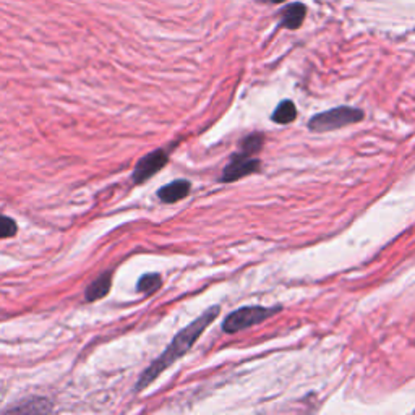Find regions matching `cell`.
Here are the masks:
<instances>
[{
	"instance_id": "obj_1",
	"label": "cell",
	"mask_w": 415,
	"mask_h": 415,
	"mask_svg": "<svg viewBox=\"0 0 415 415\" xmlns=\"http://www.w3.org/2000/svg\"><path fill=\"white\" fill-rule=\"evenodd\" d=\"M219 305L209 307L202 317H198L195 322H192L187 328H183L180 333H177L176 338L172 339V343L167 345V349L162 352L161 357H157L153 364L143 371L140 381L136 383V391L145 390V388L148 386L150 383H153L162 371L169 369L172 364H176V362L180 359V357L185 355L187 352L193 348V344L197 343L199 336H202L204 331L208 329L209 324L219 317Z\"/></svg>"
},
{
	"instance_id": "obj_2",
	"label": "cell",
	"mask_w": 415,
	"mask_h": 415,
	"mask_svg": "<svg viewBox=\"0 0 415 415\" xmlns=\"http://www.w3.org/2000/svg\"><path fill=\"white\" fill-rule=\"evenodd\" d=\"M282 310L281 305L275 307H263V305H250V307H242L237 308L235 312L228 315V318L224 320L223 329L225 333L234 334L239 333L242 329H246L255 324H260L265 320L275 317Z\"/></svg>"
},
{
	"instance_id": "obj_3",
	"label": "cell",
	"mask_w": 415,
	"mask_h": 415,
	"mask_svg": "<svg viewBox=\"0 0 415 415\" xmlns=\"http://www.w3.org/2000/svg\"><path fill=\"white\" fill-rule=\"evenodd\" d=\"M364 110L349 106H341L336 109L327 110V112H320L313 115L308 122V129L312 131H329L338 130L348 125L357 124L364 120Z\"/></svg>"
},
{
	"instance_id": "obj_4",
	"label": "cell",
	"mask_w": 415,
	"mask_h": 415,
	"mask_svg": "<svg viewBox=\"0 0 415 415\" xmlns=\"http://www.w3.org/2000/svg\"><path fill=\"white\" fill-rule=\"evenodd\" d=\"M260 159L256 157L245 154V153H234L230 156V162L224 167L223 174H220V182H235L242 177H246L253 172H258L260 169Z\"/></svg>"
},
{
	"instance_id": "obj_5",
	"label": "cell",
	"mask_w": 415,
	"mask_h": 415,
	"mask_svg": "<svg viewBox=\"0 0 415 415\" xmlns=\"http://www.w3.org/2000/svg\"><path fill=\"white\" fill-rule=\"evenodd\" d=\"M167 161H169V156L164 150H156L153 153L146 154L145 157H141L138 161V164L135 166V171H133V182L135 183H141L145 180H148L150 177H153L154 174H157L162 167L167 164Z\"/></svg>"
},
{
	"instance_id": "obj_6",
	"label": "cell",
	"mask_w": 415,
	"mask_h": 415,
	"mask_svg": "<svg viewBox=\"0 0 415 415\" xmlns=\"http://www.w3.org/2000/svg\"><path fill=\"white\" fill-rule=\"evenodd\" d=\"M190 190H192V183L188 180H174L159 188L157 197H159L161 202L164 203H176L185 198L188 193H190Z\"/></svg>"
},
{
	"instance_id": "obj_7",
	"label": "cell",
	"mask_w": 415,
	"mask_h": 415,
	"mask_svg": "<svg viewBox=\"0 0 415 415\" xmlns=\"http://www.w3.org/2000/svg\"><path fill=\"white\" fill-rule=\"evenodd\" d=\"M110 284H112V276H110V272H104V275L99 276L98 279H94L91 284L88 286L85 292L86 301L94 302L103 298L104 296H107L110 291Z\"/></svg>"
},
{
	"instance_id": "obj_8",
	"label": "cell",
	"mask_w": 415,
	"mask_h": 415,
	"mask_svg": "<svg viewBox=\"0 0 415 415\" xmlns=\"http://www.w3.org/2000/svg\"><path fill=\"white\" fill-rule=\"evenodd\" d=\"M296 117H297L296 104H294L292 101H289V99H286V101H282L279 106L275 109V112H272V115H271V120L275 124L287 125V124L294 122Z\"/></svg>"
},
{
	"instance_id": "obj_9",
	"label": "cell",
	"mask_w": 415,
	"mask_h": 415,
	"mask_svg": "<svg viewBox=\"0 0 415 415\" xmlns=\"http://www.w3.org/2000/svg\"><path fill=\"white\" fill-rule=\"evenodd\" d=\"M307 10L302 4H296L289 7L284 12V26L287 28H298L302 25V20L305 18Z\"/></svg>"
},
{
	"instance_id": "obj_10",
	"label": "cell",
	"mask_w": 415,
	"mask_h": 415,
	"mask_svg": "<svg viewBox=\"0 0 415 415\" xmlns=\"http://www.w3.org/2000/svg\"><path fill=\"white\" fill-rule=\"evenodd\" d=\"M263 143H265V135L251 133L240 141V148H242L240 151L245 154L255 156L263 148Z\"/></svg>"
},
{
	"instance_id": "obj_11",
	"label": "cell",
	"mask_w": 415,
	"mask_h": 415,
	"mask_svg": "<svg viewBox=\"0 0 415 415\" xmlns=\"http://www.w3.org/2000/svg\"><path fill=\"white\" fill-rule=\"evenodd\" d=\"M161 282H162V279H161L159 275H145V276L140 277L136 289H138L140 292L153 294L154 291H157V289L161 287Z\"/></svg>"
},
{
	"instance_id": "obj_12",
	"label": "cell",
	"mask_w": 415,
	"mask_h": 415,
	"mask_svg": "<svg viewBox=\"0 0 415 415\" xmlns=\"http://www.w3.org/2000/svg\"><path fill=\"white\" fill-rule=\"evenodd\" d=\"M18 225L12 218L0 214V239H8L17 235Z\"/></svg>"
},
{
	"instance_id": "obj_13",
	"label": "cell",
	"mask_w": 415,
	"mask_h": 415,
	"mask_svg": "<svg viewBox=\"0 0 415 415\" xmlns=\"http://www.w3.org/2000/svg\"><path fill=\"white\" fill-rule=\"evenodd\" d=\"M268 2H275V4H279V2H282V0H268Z\"/></svg>"
}]
</instances>
